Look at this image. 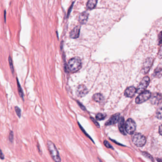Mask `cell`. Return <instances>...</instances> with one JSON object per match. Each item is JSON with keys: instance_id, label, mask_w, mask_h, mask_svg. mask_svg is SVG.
Listing matches in <instances>:
<instances>
[{"instance_id": "cell-1", "label": "cell", "mask_w": 162, "mask_h": 162, "mask_svg": "<svg viewBox=\"0 0 162 162\" xmlns=\"http://www.w3.org/2000/svg\"><path fill=\"white\" fill-rule=\"evenodd\" d=\"M47 146L50 155L53 160L55 162H61L59 154L54 144L51 141H48Z\"/></svg>"}, {"instance_id": "cell-2", "label": "cell", "mask_w": 162, "mask_h": 162, "mask_svg": "<svg viewBox=\"0 0 162 162\" xmlns=\"http://www.w3.org/2000/svg\"><path fill=\"white\" fill-rule=\"evenodd\" d=\"M82 66V63L80 59L79 58H74L70 59L68 63L69 70L73 72L80 70Z\"/></svg>"}, {"instance_id": "cell-3", "label": "cell", "mask_w": 162, "mask_h": 162, "mask_svg": "<svg viewBox=\"0 0 162 162\" xmlns=\"http://www.w3.org/2000/svg\"><path fill=\"white\" fill-rule=\"evenodd\" d=\"M132 141L137 147H142L146 143V138L140 133H135L132 137Z\"/></svg>"}, {"instance_id": "cell-4", "label": "cell", "mask_w": 162, "mask_h": 162, "mask_svg": "<svg viewBox=\"0 0 162 162\" xmlns=\"http://www.w3.org/2000/svg\"><path fill=\"white\" fill-rule=\"evenodd\" d=\"M136 127L137 125L135 121L131 118H129L127 120L125 124V132L130 135H132L135 131Z\"/></svg>"}, {"instance_id": "cell-5", "label": "cell", "mask_w": 162, "mask_h": 162, "mask_svg": "<svg viewBox=\"0 0 162 162\" xmlns=\"http://www.w3.org/2000/svg\"><path fill=\"white\" fill-rule=\"evenodd\" d=\"M151 96V93L149 91H145L142 92L135 99V102L137 104H141L148 100Z\"/></svg>"}, {"instance_id": "cell-6", "label": "cell", "mask_w": 162, "mask_h": 162, "mask_svg": "<svg viewBox=\"0 0 162 162\" xmlns=\"http://www.w3.org/2000/svg\"><path fill=\"white\" fill-rule=\"evenodd\" d=\"M150 82V79L148 76H145L141 80L139 85L137 89V92L138 93L140 94L142 92H144V90L147 88Z\"/></svg>"}, {"instance_id": "cell-7", "label": "cell", "mask_w": 162, "mask_h": 162, "mask_svg": "<svg viewBox=\"0 0 162 162\" xmlns=\"http://www.w3.org/2000/svg\"><path fill=\"white\" fill-rule=\"evenodd\" d=\"M120 117V114H115L113 116H112L110 117V119H109L107 122L106 123L105 125H115L116 124V123L118 122Z\"/></svg>"}, {"instance_id": "cell-8", "label": "cell", "mask_w": 162, "mask_h": 162, "mask_svg": "<svg viewBox=\"0 0 162 162\" xmlns=\"http://www.w3.org/2000/svg\"><path fill=\"white\" fill-rule=\"evenodd\" d=\"M88 93V90L85 86L83 85H80L76 89V94L78 96L82 97L85 96Z\"/></svg>"}, {"instance_id": "cell-9", "label": "cell", "mask_w": 162, "mask_h": 162, "mask_svg": "<svg viewBox=\"0 0 162 162\" xmlns=\"http://www.w3.org/2000/svg\"><path fill=\"white\" fill-rule=\"evenodd\" d=\"M153 62V59L152 58H148L144 62L143 66V73L144 74L147 73L149 71L150 67H151Z\"/></svg>"}, {"instance_id": "cell-10", "label": "cell", "mask_w": 162, "mask_h": 162, "mask_svg": "<svg viewBox=\"0 0 162 162\" xmlns=\"http://www.w3.org/2000/svg\"><path fill=\"white\" fill-rule=\"evenodd\" d=\"M161 99H162L161 95L158 93L153 95L152 98H151L150 101L154 105H158L160 103L161 104Z\"/></svg>"}, {"instance_id": "cell-11", "label": "cell", "mask_w": 162, "mask_h": 162, "mask_svg": "<svg viewBox=\"0 0 162 162\" xmlns=\"http://www.w3.org/2000/svg\"><path fill=\"white\" fill-rule=\"evenodd\" d=\"M137 92V89L134 87H130L125 90V95L129 98H132Z\"/></svg>"}, {"instance_id": "cell-12", "label": "cell", "mask_w": 162, "mask_h": 162, "mask_svg": "<svg viewBox=\"0 0 162 162\" xmlns=\"http://www.w3.org/2000/svg\"><path fill=\"white\" fill-rule=\"evenodd\" d=\"M118 128L119 131L123 135H125V119L123 117H120L118 120Z\"/></svg>"}, {"instance_id": "cell-13", "label": "cell", "mask_w": 162, "mask_h": 162, "mask_svg": "<svg viewBox=\"0 0 162 162\" xmlns=\"http://www.w3.org/2000/svg\"><path fill=\"white\" fill-rule=\"evenodd\" d=\"M80 31V27H79L74 28L73 30L70 33V37H71L72 38H77L79 36Z\"/></svg>"}, {"instance_id": "cell-14", "label": "cell", "mask_w": 162, "mask_h": 162, "mask_svg": "<svg viewBox=\"0 0 162 162\" xmlns=\"http://www.w3.org/2000/svg\"><path fill=\"white\" fill-rule=\"evenodd\" d=\"M93 99L96 102L100 103L104 100V97L100 93H97L93 96Z\"/></svg>"}, {"instance_id": "cell-15", "label": "cell", "mask_w": 162, "mask_h": 162, "mask_svg": "<svg viewBox=\"0 0 162 162\" xmlns=\"http://www.w3.org/2000/svg\"><path fill=\"white\" fill-rule=\"evenodd\" d=\"M17 87H18V90L19 94L20 97L21 98L22 100L24 101V93L23 89H22V87L21 86V84H20V82L19 81L18 78H17Z\"/></svg>"}, {"instance_id": "cell-16", "label": "cell", "mask_w": 162, "mask_h": 162, "mask_svg": "<svg viewBox=\"0 0 162 162\" xmlns=\"http://www.w3.org/2000/svg\"><path fill=\"white\" fill-rule=\"evenodd\" d=\"M97 1L96 0H90L87 3V7L89 9H92L95 7L97 3Z\"/></svg>"}, {"instance_id": "cell-17", "label": "cell", "mask_w": 162, "mask_h": 162, "mask_svg": "<svg viewBox=\"0 0 162 162\" xmlns=\"http://www.w3.org/2000/svg\"><path fill=\"white\" fill-rule=\"evenodd\" d=\"M88 14L87 12H83L80 15V18H79L80 22L82 23L86 22L88 19Z\"/></svg>"}, {"instance_id": "cell-18", "label": "cell", "mask_w": 162, "mask_h": 162, "mask_svg": "<svg viewBox=\"0 0 162 162\" xmlns=\"http://www.w3.org/2000/svg\"><path fill=\"white\" fill-rule=\"evenodd\" d=\"M162 106L161 104H160V107L157 110L156 113V116L157 118L159 119H162Z\"/></svg>"}, {"instance_id": "cell-19", "label": "cell", "mask_w": 162, "mask_h": 162, "mask_svg": "<svg viewBox=\"0 0 162 162\" xmlns=\"http://www.w3.org/2000/svg\"><path fill=\"white\" fill-rule=\"evenodd\" d=\"M8 61H9V63L10 67V69H11V70L12 73L13 74L14 72V66H13L12 58V57L10 56L9 57Z\"/></svg>"}, {"instance_id": "cell-20", "label": "cell", "mask_w": 162, "mask_h": 162, "mask_svg": "<svg viewBox=\"0 0 162 162\" xmlns=\"http://www.w3.org/2000/svg\"><path fill=\"white\" fill-rule=\"evenodd\" d=\"M154 75L156 77H161L162 75V69L161 67L157 68V69L154 72Z\"/></svg>"}, {"instance_id": "cell-21", "label": "cell", "mask_w": 162, "mask_h": 162, "mask_svg": "<svg viewBox=\"0 0 162 162\" xmlns=\"http://www.w3.org/2000/svg\"><path fill=\"white\" fill-rule=\"evenodd\" d=\"M106 117V115L102 113H98L96 116V119L98 120H104Z\"/></svg>"}, {"instance_id": "cell-22", "label": "cell", "mask_w": 162, "mask_h": 162, "mask_svg": "<svg viewBox=\"0 0 162 162\" xmlns=\"http://www.w3.org/2000/svg\"><path fill=\"white\" fill-rule=\"evenodd\" d=\"M142 155L147 158H148L150 160H151L152 161L154 162V158H153V157L152 156H151L149 153H147L146 152H142Z\"/></svg>"}, {"instance_id": "cell-23", "label": "cell", "mask_w": 162, "mask_h": 162, "mask_svg": "<svg viewBox=\"0 0 162 162\" xmlns=\"http://www.w3.org/2000/svg\"><path fill=\"white\" fill-rule=\"evenodd\" d=\"M15 111L19 118H21L22 113H21V109L20 108V107H19L18 106L15 107Z\"/></svg>"}, {"instance_id": "cell-24", "label": "cell", "mask_w": 162, "mask_h": 162, "mask_svg": "<svg viewBox=\"0 0 162 162\" xmlns=\"http://www.w3.org/2000/svg\"><path fill=\"white\" fill-rule=\"evenodd\" d=\"M14 139V134H13V132L12 131H11L10 132L9 135V140L10 142L12 143Z\"/></svg>"}, {"instance_id": "cell-25", "label": "cell", "mask_w": 162, "mask_h": 162, "mask_svg": "<svg viewBox=\"0 0 162 162\" xmlns=\"http://www.w3.org/2000/svg\"><path fill=\"white\" fill-rule=\"evenodd\" d=\"M104 145L106 146V147H107L108 148H111V149H113V147H112V146L110 144V143H109V142L107 140L104 141Z\"/></svg>"}, {"instance_id": "cell-26", "label": "cell", "mask_w": 162, "mask_h": 162, "mask_svg": "<svg viewBox=\"0 0 162 162\" xmlns=\"http://www.w3.org/2000/svg\"><path fill=\"white\" fill-rule=\"evenodd\" d=\"M91 119L92 120V121L95 124V125H96V126L98 127V128H99V127H100V125H99L98 123L96 120H95L94 118H93L92 117H91Z\"/></svg>"}, {"instance_id": "cell-27", "label": "cell", "mask_w": 162, "mask_h": 162, "mask_svg": "<svg viewBox=\"0 0 162 162\" xmlns=\"http://www.w3.org/2000/svg\"><path fill=\"white\" fill-rule=\"evenodd\" d=\"M4 158H5V156H4L1 149L0 148V159L3 160V159H4Z\"/></svg>"}, {"instance_id": "cell-28", "label": "cell", "mask_w": 162, "mask_h": 162, "mask_svg": "<svg viewBox=\"0 0 162 162\" xmlns=\"http://www.w3.org/2000/svg\"><path fill=\"white\" fill-rule=\"evenodd\" d=\"M37 148H38V151H39V152L40 153V155H41V154H42V152H41V150H40V145H39V144L38 143L37 144Z\"/></svg>"}, {"instance_id": "cell-29", "label": "cell", "mask_w": 162, "mask_h": 162, "mask_svg": "<svg viewBox=\"0 0 162 162\" xmlns=\"http://www.w3.org/2000/svg\"><path fill=\"white\" fill-rule=\"evenodd\" d=\"M159 131L160 134L161 135H162V126H161V125H160V127H159Z\"/></svg>"}, {"instance_id": "cell-30", "label": "cell", "mask_w": 162, "mask_h": 162, "mask_svg": "<svg viewBox=\"0 0 162 162\" xmlns=\"http://www.w3.org/2000/svg\"><path fill=\"white\" fill-rule=\"evenodd\" d=\"M6 11L5 10L4 11V20H5V22H6Z\"/></svg>"}, {"instance_id": "cell-31", "label": "cell", "mask_w": 162, "mask_h": 162, "mask_svg": "<svg viewBox=\"0 0 162 162\" xmlns=\"http://www.w3.org/2000/svg\"><path fill=\"white\" fill-rule=\"evenodd\" d=\"M157 161H158V162H162V160L161 159H157Z\"/></svg>"}, {"instance_id": "cell-32", "label": "cell", "mask_w": 162, "mask_h": 162, "mask_svg": "<svg viewBox=\"0 0 162 162\" xmlns=\"http://www.w3.org/2000/svg\"><path fill=\"white\" fill-rule=\"evenodd\" d=\"M99 161H100V162H102V161H101L100 160H99Z\"/></svg>"}, {"instance_id": "cell-33", "label": "cell", "mask_w": 162, "mask_h": 162, "mask_svg": "<svg viewBox=\"0 0 162 162\" xmlns=\"http://www.w3.org/2000/svg\"></svg>"}]
</instances>
